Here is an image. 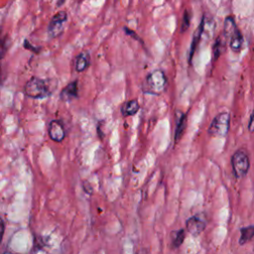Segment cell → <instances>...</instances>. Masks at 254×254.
<instances>
[{
  "mask_svg": "<svg viewBox=\"0 0 254 254\" xmlns=\"http://www.w3.org/2000/svg\"><path fill=\"white\" fill-rule=\"evenodd\" d=\"M248 130L250 132H254V110H253L252 114L250 115V119H249V123H248Z\"/></svg>",
  "mask_w": 254,
  "mask_h": 254,
  "instance_id": "obj_20",
  "label": "cell"
},
{
  "mask_svg": "<svg viewBox=\"0 0 254 254\" xmlns=\"http://www.w3.org/2000/svg\"><path fill=\"white\" fill-rule=\"evenodd\" d=\"M50 138L55 142H62L65 136L64 125L59 120H53L49 124Z\"/></svg>",
  "mask_w": 254,
  "mask_h": 254,
  "instance_id": "obj_7",
  "label": "cell"
},
{
  "mask_svg": "<svg viewBox=\"0 0 254 254\" xmlns=\"http://www.w3.org/2000/svg\"><path fill=\"white\" fill-rule=\"evenodd\" d=\"M77 96H78V87H77L76 80L68 83L61 92V98L65 101L76 98Z\"/></svg>",
  "mask_w": 254,
  "mask_h": 254,
  "instance_id": "obj_8",
  "label": "cell"
},
{
  "mask_svg": "<svg viewBox=\"0 0 254 254\" xmlns=\"http://www.w3.org/2000/svg\"><path fill=\"white\" fill-rule=\"evenodd\" d=\"M136 254H149V252H148V250H147L146 248H140V249L136 252Z\"/></svg>",
  "mask_w": 254,
  "mask_h": 254,
  "instance_id": "obj_22",
  "label": "cell"
},
{
  "mask_svg": "<svg viewBox=\"0 0 254 254\" xmlns=\"http://www.w3.org/2000/svg\"><path fill=\"white\" fill-rule=\"evenodd\" d=\"M50 92L51 90L47 80L39 77H32L27 81L24 87V93L32 98H44L47 97Z\"/></svg>",
  "mask_w": 254,
  "mask_h": 254,
  "instance_id": "obj_2",
  "label": "cell"
},
{
  "mask_svg": "<svg viewBox=\"0 0 254 254\" xmlns=\"http://www.w3.org/2000/svg\"><path fill=\"white\" fill-rule=\"evenodd\" d=\"M167 86V78L163 70L156 69L151 71L145 78L142 84L144 93L158 95L161 94Z\"/></svg>",
  "mask_w": 254,
  "mask_h": 254,
  "instance_id": "obj_1",
  "label": "cell"
},
{
  "mask_svg": "<svg viewBox=\"0 0 254 254\" xmlns=\"http://www.w3.org/2000/svg\"><path fill=\"white\" fill-rule=\"evenodd\" d=\"M237 30V27H236V24H235V21L234 19L229 16V17H226L225 18V21H224V31H223V35L225 36V38H230V36Z\"/></svg>",
  "mask_w": 254,
  "mask_h": 254,
  "instance_id": "obj_16",
  "label": "cell"
},
{
  "mask_svg": "<svg viewBox=\"0 0 254 254\" xmlns=\"http://www.w3.org/2000/svg\"><path fill=\"white\" fill-rule=\"evenodd\" d=\"M229 122L230 116L227 112H221L217 114L208 127V133L214 137L226 136L229 130Z\"/></svg>",
  "mask_w": 254,
  "mask_h": 254,
  "instance_id": "obj_3",
  "label": "cell"
},
{
  "mask_svg": "<svg viewBox=\"0 0 254 254\" xmlns=\"http://www.w3.org/2000/svg\"><path fill=\"white\" fill-rule=\"evenodd\" d=\"M205 228V222L197 216H191L186 221V229L192 236H198Z\"/></svg>",
  "mask_w": 254,
  "mask_h": 254,
  "instance_id": "obj_6",
  "label": "cell"
},
{
  "mask_svg": "<svg viewBox=\"0 0 254 254\" xmlns=\"http://www.w3.org/2000/svg\"><path fill=\"white\" fill-rule=\"evenodd\" d=\"M67 20V14L65 11H60L50 21L48 26V33L52 38L60 36L64 31V26Z\"/></svg>",
  "mask_w": 254,
  "mask_h": 254,
  "instance_id": "obj_5",
  "label": "cell"
},
{
  "mask_svg": "<svg viewBox=\"0 0 254 254\" xmlns=\"http://www.w3.org/2000/svg\"><path fill=\"white\" fill-rule=\"evenodd\" d=\"M9 46H10V38L9 37H5L0 41V60L5 57Z\"/></svg>",
  "mask_w": 254,
  "mask_h": 254,
  "instance_id": "obj_18",
  "label": "cell"
},
{
  "mask_svg": "<svg viewBox=\"0 0 254 254\" xmlns=\"http://www.w3.org/2000/svg\"><path fill=\"white\" fill-rule=\"evenodd\" d=\"M203 25H204V21L202 19V21L200 22L199 26L197 27V29L194 31L193 33V38H192V42H191V47H190V61H191L193 53L196 50V47L198 46V43L200 41V38L202 36V31H203Z\"/></svg>",
  "mask_w": 254,
  "mask_h": 254,
  "instance_id": "obj_12",
  "label": "cell"
},
{
  "mask_svg": "<svg viewBox=\"0 0 254 254\" xmlns=\"http://www.w3.org/2000/svg\"><path fill=\"white\" fill-rule=\"evenodd\" d=\"M190 19H191L190 11L186 10L185 13H184V17H183V21H182V25H181V31L182 32H185L186 30H188V28L190 27Z\"/></svg>",
  "mask_w": 254,
  "mask_h": 254,
  "instance_id": "obj_19",
  "label": "cell"
},
{
  "mask_svg": "<svg viewBox=\"0 0 254 254\" xmlns=\"http://www.w3.org/2000/svg\"><path fill=\"white\" fill-rule=\"evenodd\" d=\"M185 237H186V230L185 229H180L176 232V235L175 237L173 238V246L174 247H180L184 240H185Z\"/></svg>",
  "mask_w": 254,
  "mask_h": 254,
  "instance_id": "obj_17",
  "label": "cell"
},
{
  "mask_svg": "<svg viewBox=\"0 0 254 254\" xmlns=\"http://www.w3.org/2000/svg\"><path fill=\"white\" fill-rule=\"evenodd\" d=\"M90 64V56L87 52H81L75 59V69L77 71L85 70Z\"/></svg>",
  "mask_w": 254,
  "mask_h": 254,
  "instance_id": "obj_11",
  "label": "cell"
},
{
  "mask_svg": "<svg viewBox=\"0 0 254 254\" xmlns=\"http://www.w3.org/2000/svg\"><path fill=\"white\" fill-rule=\"evenodd\" d=\"M4 229H5V225H4L3 219L0 217V243H1V240H2V237L4 234Z\"/></svg>",
  "mask_w": 254,
  "mask_h": 254,
  "instance_id": "obj_21",
  "label": "cell"
},
{
  "mask_svg": "<svg viewBox=\"0 0 254 254\" xmlns=\"http://www.w3.org/2000/svg\"><path fill=\"white\" fill-rule=\"evenodd\" d=\"M226 40L227 39L225 38V36L223 34L216 39V41H215V43L213 45V49H212V51H213V59L214 60L218 59L223 54L224 49H225Z\"/></svg>",
  "mask_w": 254,
  "mask_h": 254,
  "instance_id": "obj_13",
  "label": "cell"
},
{
  "mask_svg": "<svg viewBox=\"0 0 254 254\" xmlns=\"http://www.w3.org/2000/svg\"><path fill=\"white\" fill-rule=\"evenodd\" d=\"M186 123H187V115L185 113H181L178 123H177L176 131H175V141L176 142L178 140H180L182 135L184 134L185 129H186Z\"/></svg>",
  "mask_w": 254,
  "mask_h": 254,
  "instance_id": "obj_15",
  "label": "cell"
},
{
  "mask_svg": "<svg viewBox=\"0 0 254 254\" xmlns=\"http://www.w3.org/2000/svg\"><path fill=\"white\" fill-rule=\"evenodd\" d=\"M140 109V105L137 99H132L125 102L121 107V113L123 116H132L136 114Z\"/></svg>",
  "mask_w": 254,
  "mask_h": 254,
  "instance_id": "obj_9",
  "label": "cell"
},
{
  "mask_svg": "<svg viewBox=\"0 0 254 254\" xmlns=\"http://www.w3.org/2000/svg\"><path fill=\"white\" fill-rule=\"evenodd\" d=\"M231 166L236 178H243L249 170L250 161L248 155L243 150H237L231 157Z\"/></svg>",
  "mask_w": 254,
  "mask_h": 254,
  "instance_id": "obj_4",
  "label": "cell"
},
{
  "mask_svg": "<svg viewBox=\"0 0 254 254\" xmlns=\"http://www.w3.org/2000/svg\"><path fill=\"white\" fill-rule=\"evenodd\" d=\"M254 237V225H249L240 228L239 244L244 245Z\"/></svg>",
  "mask_w": 254,
  "mask_h": 254,
  "instance_id": "obj_14",
  "label": "cell"
},
{
  "mask_svg": "<svg viewBox=\"0 0 254 254\" xmlns=\"http://www.w3.org/2000/svg\"><path fill=\"white\" fill-rule=\"evenodd\" d=\"M243 45V37L240 31L237 29L229 38V47L232 52L238 53Z\"/></svg>",
  "mask_w": 254,
  "mask_h": 254,
  "instance_id": "obj_10",
  "label": "cell"
}]
</instances>
